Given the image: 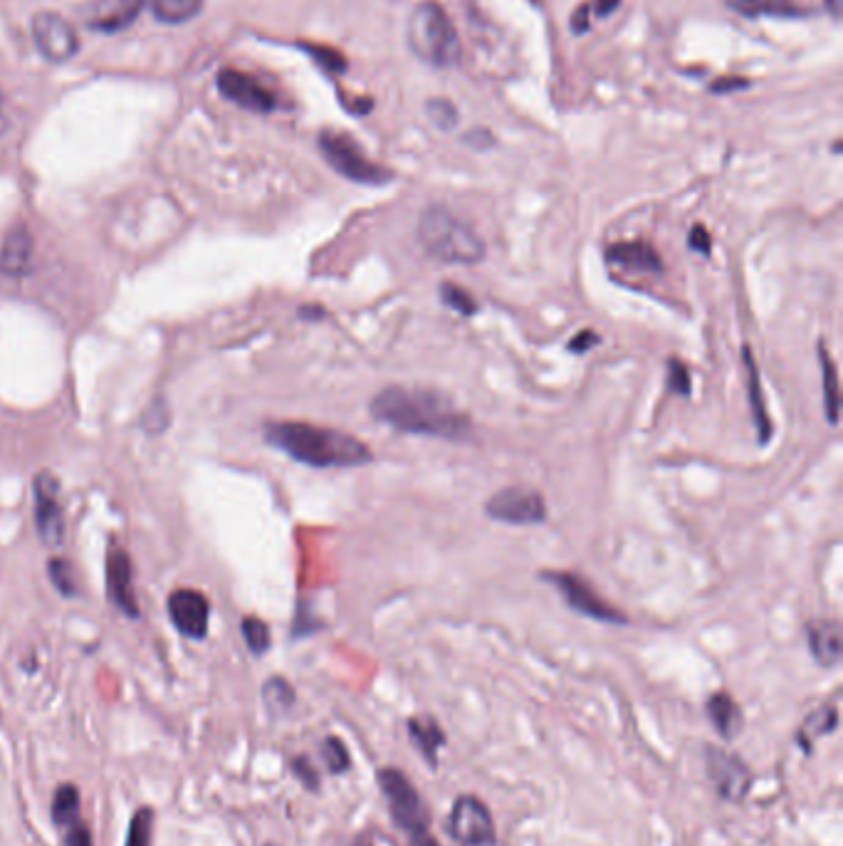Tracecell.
<instances>
[{
  "instance_id": "6da1fadb",
  "label": "cell",
  "mask_w": 843,
  "mask_h": 846,
  "mask_svg": "<svg viewBox=\"0 0 843 846\" xmlns=\"http://www.w3.org/2000/svg\"><path fill=\"white\" fill-rule=\"evenodd\" d=\"M371 413L386 426L413 436L462 440L473 428L468 413H462L446 394L431 389L425 391L388 386V389L374 396Z\"/></svg>"
},
{
  "instance_id": "7a4b0ae2",
  "label": "cell",
  "mask_w": 843,
  "mask_h": 846,
  "mask_svg": "<svg viewBox=\"0 0 843 846\" xmlns=\"http://www.w3.org/2000/svg\"><path fill=\"white\" fill-rule=\"evenodd\" d=\"M265 438L289 458L312 468H349L371 461L364 440L302 421H272L265 426Z\"/></svg>"
},
{
  "instance_id": "3957f363",
  "label": "cell",
  "mask_w": 843,
  "mask_h": 846,
  "mask_svg": "<svg viewBox=\"0 0 843 846\" xmlns=\"http://www.w3.org/2000/svg\"><path fill=\"white\" fill-rule=\"evenodd\" d=\"M406 45L416 60L435 70L456 67L462 60L460 35L446 8L421 0L406 21Z\"/></svg>"
},
{
  "instance_id": "277c9868",
  "label": "cell",
  "mask_w": 843,
  "mask_h": 846,
  "mask_svg": "<svg viewBox=\"0 0 843 846\" xmlns=\"http://www.w3.org/2000/svg\"><path fill=\"white\" fill-rule=\"evenodd\" d=\"M419 240L425 253L448 265H475L485 258V242L473 226L446 206H429L419 215Z\"/></svg>"
},
{
  "instance_id": "5b68a950",
  "label": "cell",
  "mask_w": 843,
  "mask_h": 846,
  "mask_svg": "<svg viewBox=\"0 0 843 846\" xmlns=\"http://www.w3.org/2000/svg\"><path fill=\"white\" fill-rule=\"evenodd\" d=\"M381 795L388 803V812L398 830L408 836L406 846H438L431 834V812L419 789L398 768L379 770Z\"/></svg>"
},
{
  "instance_id": "8992f818",
  "label": "cell",
  "mask_w": 843,
  "mask_h": 846,
  "mask_svg": "<svg viewBox=\"0 0 843 846\" xmlns=\"http://www.w3.org/2000/svg\"><path fill=\"white\" fill-rule=\"evenodd\" d=\"M317 144H320V151L326 164L354 184L384 186L394 178V171H388L381 164H374L371 159H367L364 151H361L359 144L354 141L349 134L322 132Z\"/></svg>"
},
{
  "instance_id": "52a82bcc",
  "label": "cell",
  "mask_w": 843,
  "mask_h": 846,
  "mask_svg": "<svg viewBox=\"0 0 843 846\" xmlns=\"http://www.w3.org/2000/svg\"><path fill=\"white\" fill-rule=\"evenodd\" d=\"M448 834L460 846H495V822L487 805L480 803L473 795H462L450 809Z\"/></svg>"
},
{
  "instance_id": "ba28073f",
  "label": "cell",
  "mask_w": 843,
  "mask_h": 846,
  "mask_svg": "<svg viewBox=\"0 0 843 846\" xmlns=\"http://www.w3.org/2000/svg\"><path fill=\"white\" fill-rule=\"evenodd\" d=\"M485 512L493 520L507 522V525H540L547 520V502L542 495L524 485L497 490L485 502Z\"/></svg>"
},
{
  "instance_id": "9c48e42d",
  "label": "cell",
  "mask_w": 843,
  "mask_h": 846,
  "mask_svg": "<svg viewBox=\"0 0 843 846\" xmlns=\"http://www.w3.org/2000/svg\"><path fill=\"white\" fill-rule=\"evenodd\" d=\"M542 577L555 584L567 605L574 611H579V614L592 617L596 621H606V624H625V617L621 611L613 609L611 605H606V601L594 592L592 584L584 582L582 577H577V574L542 572Z\"/></svg>"
},
{
  "instance_id": "30bf717a",
  "label": "cell",
  "mask_w": 843,
  "mask_h": 846,
  "mask_svg": "<svg viewBox=\"0 0 843 846\" xmlns=\"http://www.w3.org/2000/svg\"><path fill=\"white\" fill-rule=\"evenodd\" d=\"M33 42L40 55L54 65H62L79 52L75 25L58 13H38L33 17Z\"/></svg>"
},
{
  "instance_id": "8fae6325",
  "label": "cell",
  "mask_w": 843,
  "mask_h": 846,
  "mask_svg": "<svg viewBox=\"0 0 843 846\" xmlns=\"http://www.w3.org/2000/svg\"><path fill=\"white\" fill-rule=\"evenodd\" d=\"M707 775H710L715 789L728 803H740L749 792L752 772L737 755H730L720 748H705Z\"/></svg>"
},
{
  "instance_id": "7c38bea8",
  "label": "cell",
  "mask_w": 843,
  "mask_h": 846,
  "mask_svg": "<svg viewBox=\"0 0 843 846\" xmlns=\"http://www.w3.org/2000/svg\"><path fill=\"white\" fill-rule=\"evenodd\" d=\"M218 89L225 95V99H231V102L243 107V110L265 114L277 107L275 95H272L260 79L245 75L240 70H221V75H218Z\"/></svg>"
},
{
  "instance_id": "4fadbf2b",
  "label": "cell",
  "mask_w": 843,
  "mask_h": 846,
  "mask_svg": "<svg viewBox=\"0 0 843 846\" xmlns=\"http://www.w3.org/2000/svg\"><path fill=\"white\" fill-rule=\"evenodd\" d=\"M60 485L50 473H40L35 478V522H38V535L45 545L62 543V512L58 502Z\"/></svg>"
},
{
  "instance_id": "5bb4252c",
  "label": "cell",
  "mask_w": 843,
  "mask_h": 846,
  "mask_svg": "<svg viewBox=\"0 0 843 846\" xmlns=\"http://www.w3.org/2000/svg\"><path fill=\"white\" fill-rule=\"evenodd\" d=\"M169 614L174 626L188 638H203L208 634V617L211 607L201 592L176 589L169 597Z\"/></svg>"
},
{
  "instance_id": "9a60e30c",
  "label": "cell",
  "mask_w": 843,
  "mask_h": 846,
  "mask_svg": "<svg viewBox=\"0 0 843 846\" xmlns=\"http://www.w3.org/2000/svg\"><path fill=\"white\" fill-rule=\"evenodd\" d=\"M107 592L116 609L124 611L126 617H139V607H136L134 587H132V560L126 550L112 545L107 552Z\"/></svg>"
},
{
  "instance_id": "2e32d148",
  "label": "cell",
  "mask_w": 843,
  "mask_h": 846,
  "mask_svg": "<svg viewBox=\"0 0 843 846\" xmlns=\"http://www.w3.org/2000/svg\"><path fill=\"white\" fill-rule=\"evenodd\" d=\"M606 260L611 265L631 270V273H664V260H660L658 250L650 242L643 240H629V242H613L606 250Z\"/></svg>"
},
{
  "instance_id": "e0dca14e",
  "label": "cell",
  "mask_w": 843,
  "mask_h": 846,
  "mask_svg": "<svg viewBox=\"0 0 843 846\" xmlns=\"http://www.w3.org/2000/svg\"><path fill=\"white\" fill-rule=\"evenodd\" d=\"M728 8L742 17H777V21H806L814 11L796 0H728Z\"/></svg>"
},
{
  "instance_id": "ac0fdd59",
  "label": "cell",
  "mask_w": 843,
  "mask_h": 846,
  "mask_svg": "<svg viewBox=\"0 0 843 846\" xmlns=\"http://www.w3.org/2000/svg\"><path fill=\"white\" fill-rule=\"evenodd\" d=\"M144 0H99L89 13V28L102 33H116L136 21Z\"/></svg>"
},
{
  "instance_id": "d6986e66",
  "label": "cell",
  "mask_w": 843,
  "mask_h": 846,
  "mask_svg": "<svg viewBox=\"0 0 843 846\" xmlns=\"http://www.w3.org/2000/svg\"><path fill=\"white\" fill-rule=\"evenodd\" d=\"M809 649L823 669H833L841 661V626L836 621L823 619L809 626Z\"/></svg>"
},
{
  "instance_id": "ffe728a7",
  "label": "cell",
  "mask_w": 843,
  "mask_h": 846,
  "mask_svg": "<svg viewBox=\"0 0 843 846\" xmlns=\"http://www.w3.org/2000/svg\"><path fill=\"white\" fill-rule=\"evenodd\" d=\"M33 263V238L27 228H13L8 233L3 240V248H0V270L5 275L21 277L30 270Z\"/></svg>"
},
{
  "instance_id": "44dd1931",
  "label": "cell",
  "mask_w": 843,
  "mask_h": 846,
  "mask_svg": "<svg viewBox=\"0 0 843 846\" xmlns=\"http://www.w3.org/2000/svg\"><path fill=\"white\" fill-rule=\"evenodd\" d=\"M742 359H745V369H747V396H749L752 419H755V426H757V438L759 444H767V440L772 438V423H769L767 403H765V396H761V384H759V369L755 364V357H752L749 347H742Z\"/></svg>"
},
{
  "instance_id": "7402d4cb",
  "label": "cell",
  "mask_w": 843,
  "mask_h": 846,
  "mask_svg": "<svg viewBox=\"0 0 843 846\" xmlns=\"http://www.w3.org/2000/svg\"><path fill=\"white\" fill-rule=\"evenodd\" d=\"M406 733L411 735V741L416 743V748L421 750L425 762H431L435 768V764H438V750L446 745V733L441 731V725L435 723V718L431 716L408 718Z\"/></svg>"
},
{
  "instance_id": "603a6c76",
  "label": "cell",
  "mask_w": 843,
  "mask_h": 846,
  "mask_svg": "<svg viewBox=\"0 0 843 846\" xmlns=\"http://www.w3.org/2000/svg\"><path fill=\"white\" fill-rule=\"evenodd\" d=\"M707 716H710L712 725L718 727V733L724 737V741H734L740 735L742 725H745V718H742L740 706L734 704V698L730 693H712L707 698Z\"/></svg>"
},
{
  "instance_id": "cb8c5ba5",
  "label": "cell",
  "mask_w": 843,
  "mask_h": 846,
  "mask_svg": "<svg viewBox=\"0 0 843 846\" xmlns=\"http://www.w3.org/2000/svg\"><path fill=\"white\" fill-rule=\"evenodd\" d=\"M836 727H839L836 706H821L804 718L799 733H796V743H799V748L804 752H811L814 745L819 743L821 737L831 735Z\"/></svg>"
},
{
  "instance_id": "d4e9b609",
  "label": "cell",
  "mask_w": 843,
  "mask_h": 846,
  "mask_svg": "<svg viewBox=\"0 0 843 846\" xmlns=\"http://www.w3.org/2000/svg\"><path fill=\"white\" fill-rule=\"evenodd\" d=\"M819 364H821V380H823V409H827V419L831 426L839 423V374L836 366H833V359L829 354V349L823 347V341L819 345Z\"/></svg>"
},
{
  "instance_id": "484cf974",
  "label": "cell",
  "mask_w": 843,
  "mask_h": 846,
  "mask_svg": "<svg viewBox=\"0 0 843 846\" xmlns=\"http://www.w3.org/2000/svg\"><path fill=\"white\" fill-rule=\"evenodd\" d=\"M157 21L169 25H181L194 21L201 13L203 0H151Z\"/></svg>"
},
{
  "instance_id": "4316f807",
  "label": "cell",
  "mask_w": 843,
  "mask_h": 846,
  "mask_svg": "<svg viewBox=\"0 0 843 846\" xmlns=\"http://www.w3.org/2000/svg\"><path fill=\"white\" fill-rule=\"evenodd\" d=\"M52 819L58 826H67L79 819V792L75 785H60L54 792Z\"/></svg>"
},
{
  "instance_id": "83f0119b",
  "label": "cell",
  "mask_w": 843,
  "mask_h": 846,
  "mask_svg": "<svg viewBox=\"0 0 843 846\" xmlns=\"http://www.w3.org/2000/svg\"><path fill=\"white\" fill-rule=\"evenodd\" d=\"M423 110H425V116H429V122L433 124L435 129L450 132V129L458 127L460 112H458L456 102H450L448 97H431L429 102L423 104Z\"/></svg>"
},
{
  "instance_id": "f1b7e54d",
  "label": "cell",
  "mask_w": 843,
  "mask_h": 846,
  "mask_svg": "<svg viewBox=\"0 0 843 846\" xmlns=\"http://www.w3.org/2000/svg\"><path fill=\"white\" fill-rule=\"evenodd\" d=\"M262 700L272 713H287L295 706V688L285 679H270L262 688Z\"/></svg>"
},
{
  "instance_id": "f546056e",
  "label": "cell",
  "mask_w": 843,
  "mask_h": 846,
  "mask_svg": "<svg viewBox=\"0 0 843 846\" xmlns=\"http://www.w3.org/2000/svg\"><path fill=\"white\" fill-rule=\"evenodd\" d=\"M441 300H443V304H446V308L456 310L458 314H462V318H470V314L478 312L475 297L470 295L468 290H462V287H458L456 283L441 285Z\"/></svg>"
},
{
  "instance_id": "4dcf8cb0",
  "label": "cell",
  "mask_w": 843,
  "mask_h": 846,
  "mask_svg": "<svg viewBox=\"0 0 843 846\" xmlns=\"http://www.w3.org/2000/svg\"><path fill=\"white\" fill-rule=\"evenodd\" d=\"M320 752H322L326 770H330L332 775H342V772L349 770V764H351L349 750L344 748V743L339 741V737H324Z\"/></svg>"
},
{
  "instance_id": "1f68e13d",
  "label": "cell",
  "mask_w": 843,
  "mask_h": 846,
  "mask_svg": "<svg viewBox=\"0 0 843 846\" xmlns=\"http://www.w3.org/2000/svg\"><path fill=\"white\" fill-rule=\"evenodd\" d=\"M151 834H153V812L149 807H141L139 812L132 817L124 846H151Z\"/></svg>"
},
{
  "instance_id": "d6a6232c",
  "label": "cell",
  "mask_w": 843,
  "mask_h": 846,
  "mask_svg": "<svg viewBox=\"0 0 843 846\" xmlns=\"http://www.w3.org/2000/svg\"><path fill=\"white\" fill-rule=\"evenodd\" d=\"M243 636L252 654H265L270 649V629L265 621H260L256 617L243 619Z\"/></svg>"
},
{
  "instance_id": "836d02e7",
  "label": "cell",
  "mask_w": 843,
  "mask_h": 846,
  "mask_svg": "<svg viewBox=\"0 0 843 846\" xmlns=\"http://www.w3.org/2000/svg\"><path fill=\"white\" fill-rule=\"evenodd\" d=\"M302 50L310 55L317 65H320L324 72L330 75H342L347 70V60H344L342 52L332 50V48H317V45H302Z\"/></svg>"
},
{
  "instance_id": "e575fe53",
  "label": "cell",
  "mask_w": 843,
  "mask_h": 846,
  "mask_svg": "<svg viewBox=\"0 0 843 846\" xmlns=\"http://www.w3.org/2000/svg\"><path fill=\"white\" fill-rule=\"evenodd\" d=\"M50 580L54 584V589H58L60 594H65V597H75L77 594V582H75V570H72V564L67 560H52L50 567Z\"/></svg>"
},
{
  "instance_id": "d590c367",
  "label": "cell",
  "mask_w": 843,
  "mask_h": 846,
  "mask_svg": "<svg viewBox=\"0 0 843 846\" xmlns=\"http://www.w3.org/2000/svg\"><path fill=\"white\" fill-rule=\"evenodd\" d=\"M668 389L680 394V396L691 394V372H687V366L683 362H678V359H670Z\"/></svg>"
},
{
  "instance_id": "8d00e7d4",
  "label": "cell",
  "mask_w": 843,
  "mask_h": 846,
  "mask_svg": "<svg viewBox=\"0 0 843 846\" xmlns=\"http://www.w3.org/2000/svg\"><path fill=\"white\" fill-rule=\"evenodd\" d=\"M62 830H65V846H95L92 834H89V830L79 822V819L70 822L67 826H62Z\"/></svg>"
},
{
  "instance_id": "74e56055",
  "label": "cell",
  "mask_w": 843,
  "mask_h": 846,
  "mask_svg": "<svg viewBox=\"0 0 843 846\" xmlns=\"http://www.w3.org/2000/svg\"><path fill=\"white\" fill-rule=\"evenodd\" d=\"M293 768H295V775L299 777V782H302V785H305L307 789H312V792L320 789V775H317V770L312 768V762H310V760H307V758H297V760L293 762Z\"/></svg>"
},
{
  "instance_id": "f35d334b",
  "label": "cell",
  "mask_w": 843,
  "mask_h": 846,
  "mask_svg": "<svg viewBox=\"0 0 843 846\" xmlns=\"http://www.w3.org/2000/svg\"><path fill=\"white\" fill-rule=\"evenodd\" d=\"M462 141L478 151H485L489 147H495V134L485 127H475V129H470L466 137H462Z\"/></svg>"
},
{
  "instance_id": "ab89813d",
  "label": "cell",
  "mask_w": 843,
  "mask_h": 846,
  "mask_svg": "<svg viewBox=\"0 0 843 846\" xmlns=\"http://www.w3.org/2000/svg\"><path fill=\"white\" fill-rule=\"evenodd\" d=\"M598 345V335H596V332H592V329H582V332H579V335L577 337H571L569 339V352H574V354H584V352H588V349H594Z\"/></svg>"
},
{
  "instance_id": "60d3db41",
  "label": "cell",
  "mask_w": 843,
  "mask_h": 846,
  "mask_svg": "<svg viewBox=\"0 0 843 846\" xmlns=\"http://www.w3.org/2000/svg\"><path fill=\"white\" fill-rule=\"evenodd\" d=\"M752 83H749V79L747 77H737V75H734V77H720V79H715V83L710 85V92H715V95H730V92H734V89H747Z\"/></svg>"
},
{
  "instance_id": "b9f144b4",
  "label": "cell",
  "mask_w": 843,
  "mask_h": 846,
  "mask_svg": "<svg viewBox=\"0 0 843 846\" xmlns=\"http://www.w3.org/2000/svg\"><path fill=\"white\" fill-rule=\"evenodd\" d=\"M687 242H691V248L695 250V253L707 256V253H710L712 238H710V233H707L705 226H693L691 236H687Z\"/></svg>"
},
{
  "instance_id": "7bdbcfd3",
  "label": "cell",
  "mask_w": 843,
  "mask_h": 846,
  "mask_svg": "<svg viewBox=\"0 0 843 846\" xmlns=\"http://www.w3.org/2000/svg\"><path fill=\"white\" fill-rule=\"evenodd\" d=\"M571 28H574V33H586L588 28H592V8H588V3L577 8L574 21H571Z\"/></svg>"
},
{
  "instance_id": "ee69618b",
  "label": "cell",
  "mask_w": 843,
  "mask_h": 846,
  "mask_svg": "<svg viewBox=\"0 0 843 846\" xmlns=\"http://www.w3.org/2000/svg\"><path fill=\"white\" fill-rule=\"evenodd\" d=\"M619 5L621 0H596V3L588 8H592V15L596 17H609L613 11H619Z\"/></svg>"
},
{
  "instance_id": "f6af8a7d",
  "label": "cell",
  "mask_w": 843,
  "mask_h": 846,
  "mask_svg": "<svg viewBox=\"0 0 843 846\" xmlns=\"http://www.w3.org/2000/svg\"><path fill=\"white\" fill-rule=\"evenodd\" d=\"M841 3L843 0H823V8H827V13L833 21H841Z\"/></svg>"
},
{
  "instance_id": "bcb514c9",
  "label": "cell",
  "mask_w": 843,
  "mask_h": 846,
  "mask_svg": "<svg viewBox=\"0 0 843 846\" xmlns=\"http://www.w3.org/2000/svg\"><path fill=\"white\" fill-rule=\"evenodd\" d=\"M11 127V120H8V110H5V99L0 95V137Z\"/></svg>"
},
{
  "instance_id": "7dc6e473",
  "label": "cell",
  "mask_w": 843,
  "mask_h": 846,
  "mask_svg": "<svg viewBox=\"0 0 843 846\" xmlns=\"http://www.w3.org/2000/svg\"><path fill=\"white\" fill-rule=\"evenodd\" d=\"M349 846H376V844H374V839H371V834H359Z\"/></svg>"
},
{
  "instance_id": "c3c4849f",
  "label": "cell",
  "mask_w": 843,
  "mask_h": 846,
  "mask_svg": "<svg viewBox=\"0 0 843 846\" xmlns=\"http://www.w3.org/2000/svg\"><path fill=\"white\" fill-rule=\"evenodd\" d=\"M299 314H302V318L314 320V318H322L324 310L322 308H302V312H299Z\"/></svg>"
}]
</instances>
